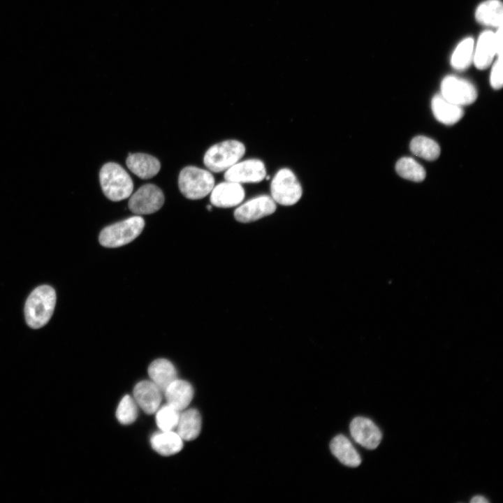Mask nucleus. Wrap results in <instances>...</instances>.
I'll return each instance as SVG.
<instances>
[{"label": "nucleus", "instance_id": "1", "mask_svg": "<svg viewBox=\"0 0 503 503\" xmlns=\"http://www.w3.org/2000/svg\"><path fill=\"white\" fill-rule=\"evenodd\" d=\"M56 299L54 289L48 285L39 286L32 291L24 306L27 325L34 329L44 326L53 314Z\"/></svg>", "mask_w": 503, "mask_h": 503}, {"label": "nucleus", "instance_id": "2", "mask_svg": "<svg viewBox=\"0 0 503 503\" xmlns=\"http://www.w3.org/2000/svg\"><path fill=\"white\" fill-rule=\"evenodd\" d=\"M99 180L104 195L112 201H119L129 198L133 189L131 177L116 163L109 162L102 166Z\"/></svg>", "mask_w": 503, "mask_h": 503}, {"label": "nucleus", "instance_id": "3", "mask_svg": "<svg viewBox=\"0 0 503 503\" xmlns=\"http://www.w3.org/2000/svg\"><path fill=\"white\" fill-rule=\"evenodd\" d=\"M245 153V145L236 140H227L210 147L203 157L205 166L212 172L226 171L238 162Z\"/></svg>", "mask_w": 503, "mask_h": 503}, {"label": "nucleus", "instance_id": "4", "mask_svg": "<svg viewBox=\"0 0 503 503\" xmlns=\"http://www.w3.org/2000/svg\"><path fill=\"white\" fill-rule=\"evenodd\" d=\"M144 226L143 217L133 216L104 228L100 233L99 240L105 247H119L136 239L142 233Z\"/></svg>", "mask_w": 503, "mask_h": 503}, {"label": "nucleus", "instance_id": "5", "mask_svg": "<svg viewBox=\"0 0 503 503\" xmlns=\"http://www.w3.org/2000/svg\"><path fill=\"white\" fill-rule=\"evenodd\" d=\"M178 186L186 198L191 200L201 199L211 192L214 186V178L208 170L195 166H187L180 171Z\"/></svg>", "mask_w": 503, "mask_h": 503}, {"label": "nucleus", "instance_id": "6", "mask_svg": "<svg viewBox=\"0 0 503 503\" xmlns=\"http://www.w3.org/2000/svg\"><path fill=\"white\" fill-rule=\"evenodd\" d=\"M271 197L282 205H295L301 198L302 189L293 171L283 168L279 170L270 184Z\"/></svg>", "mask_w": 503, "mask_h": 503}, {"label": "nucleus", "instance_id": "7", "mask_svg": "<svg viewBox=\"0 0 503 503\" xmlns=\"http://www.w3.org/2000/svg\"><path fill=\"white\" fill-rule=\"evenodd\" d=\"M162 190L153 184L140 187L129 198V210L136 214H149L158 211L164 203Z\"/></svg>", "mask_w": 503, "mask_h": 503}, {"label": "nucleus", "instance_id": "8", "mask_svg": "<svg viewBox=\"0 0 503 503\" xmlns=\"http://www.w3.org/2000/svg\"><path fill=\"white\" fill-rule=\"evenodd\" d=\"M441 95L447 101L462 107L476 101L477 91L470 82L454 75H448L442 81Z\"/></svg>", "mask_w": 503, "mask_h": 503}, {"label": "nucleus", "instance_id": "9", "mask_svg": "<svg viewBox=\"0 0 503 503\" xmlns=\"http://www.w3.org/2000/svg\"><path fill=\"white\" fill-rule=\"evenodd\" d=\"M276 208V203L271 196L261 195L238 206L234 217L239 222L249 223L273 214Z\"/></svg>", "mask_w": 503, "mask_h": 503}, {"label": "nucleus", "instance_id": "10", "mask_svg": "<svg viewBox=\"0 0 503 503\" xmlns=\"http://www.w3.org/2000/svg\"><path fill=\"white\" fill-rule=\"evenodd\" d=\"M266 176L264 163L257 159L238 161L225 171L224 178L227 181L242 183H256L261 182Z\"/></svg>", "mask_w": 503, "mask_h": 503}, {"label": "nucleus", "instance_id": "11", "mask_svg": "<svg viewBox=\"0 0 503 503\" xmlns=\"http://www.w3.org/2000/svg\"><path fill=\"white\" fill-rule=\"evenodd\" d=\"M353 439L360 446L368 449H376L381 440L382 435L379 428L369 418L357 416L349 425Z\"/></svg>", "mask_w": 503, "mask_h": 503}, {"label": "nucleus", "instance_id": "12", "mask_svg": "<svg viewBox=\"0 0 503 503\" xmlns=\"http://www.w3.org/2000/svg\"><path fill=\"white\" fill-rule=\"evenodd\" d=\"M210 193L212 205L225 208L240 205L245 196L241 184L227 180L214 187Z\"/></svg>", "mask_w": 503, "mask_h": 503}, {"label": "nucleus", "instance_id": "13", "mask_svg": "<svg viewBox=\"0 0 503 503\" xmlns=\"http://www.w3.org/2000/svg\"><path fill=\"white\" fill-rule=\"evenodd\" d=\"M134 400L147 414L155 413L162 400V392L152 381H141L133 388Z\"/></svg>", "mask_w": 503, "mask_h": 503}, {"label": "nucleus", "instance_id": "14", "mask_svg": "<svg viewBox=\"0 0 503 503\" xmlns=\"http://www.w3.org/2000/svg\"><path fill=\"white\" fill-rule=\"evenodd\" d=\"M497 56L495 32L487 30L479 36L474 45L473 61L478 69L483 70L492 63Z\"/></svg>", "mask_w": 503, "mask_h": 503}, {"label": "nucleus", "instance_id": "15", "mask_svg": "<svg viewBox=\"0 0 503 503\" xmlns=\"http://www.w3.org/2000/svg\"><path fill=\"white\" fill-rule=\"evenodd\" d=\"M168 404L182 411L187 408L194 396V388L188 381L176 379L163 392Z\"/></svg>", "mask_w": 503, "mask_h": 503}, {"label": "nucleus", "instance_id": "16", "mask_svg": "<svg viewBox=\"0 0 503 503\" xmlns=\"http://www.w3.org/2000/svg\"><path fill=\"white\" fill-rule=\"evenodd\" d=\"M126 163L129 169L141 179L153 177L161 168L156 158L144 153L129 154Z\"/></svg>", "mask_w": 503, "mask_h": 503}, {"label": "nucleus", "instance_id": "17", "mask_svg": "<svg viewBox=\"0 0 503 503\" xmlns=\"http://www.w3.org/2000/svg\"><path fill=\"white\" fill-rule=\"evenodd\" d=\"M431 108L435 117L446 125L457 123L464 115L461 106L447 101L441 94L432 98Z\"/></svg>", "mask_w": 503, "mask_h": 503}, {"label": "nucleus", "instance_id": "18", "mask_svg": "<svg viewBox=\"0 0 503 503\" xmlns=\"http://www.w3.org/2000/svg\"><path fill=\"white\" fill-rule=\"evenodd\" d=\"M330 449L333 455L343 465L356 467L361 463V458L349 439L342 435L335 436L330 442Z\"/></svg>", "mask_w": 503, "mask_h": 503}, {"label": "nucleus", "instance_id": "19", "mask_svg": "<svg viewBox=\"0 0 503 503\" xmlns=\"http://www.w3.org/2000/svg\"><path fill=\"white\" fill-rule=\"evenodd\" d=\"M148 374L152 381L162 393L170 383L177 379L175 367L171 362L164 358H159L152 362L148 367Z\"/></svg>", "mask_w": 503, "mask_h": 503}, {"label": "nucleus", "instance_id": "20", "mask_svg": "<svg viewBox=\"0 0 503 503\" xmlns=\"http://www.w3.org/2000/svg\"><path fill=\"white\" fill-rule=\"evenodd\" d=\"M475 17L479 23L495 28L502 27L503 6L500 0H486L476 8Z\"/></svg>", "mask_w": 503, "mask_h": 503}, {"label": "nucleus", "instance_id": "21", "mask_svg": "<svg viewBox=\"0 0 503 503\" xmlns=\"http://www.w3.org/2000/svg\"><path fill=\"white\" fill-rule=\"evenodd\" d=\"M150 443L156 452L165 456L175 454L183 447L182 439L172 430L154 434L150 439Z\"/></svg>", "mask_w": 503, "mask_h": 503}, {"label": "nucleus", "instance_id": "22", "mask_svg": "<svg viewBox=\"0 0 503 503\" xmlns=\"http://www.w3.org/2000/svg\"><path fill=\"white\" fill-rule=\"evenodd\" d=\"M177 433L185 441L195 439L201 430V416L196 409H189L180 414Z\"/></svg>", "mask_w": 503, "mask_h": 503}, {"label": "nucleus", "instance_id": "23", "mask_svg": "<svg viewBox=\"0 0 503 503\" xmlns=\"http://www.w3.org/2000/svg\"><path fill=\"white\" fill-rule=\"evenodd\" d=\"M474 41L471 37L461 41L454 50L451 57V65L456 70L467 68L473 61Z\"/></svg>", "mask_w": 503, "mask_h": 503}, {"label": "nucleus", "instance_id": "24", "mask_svg": "<svg viewBox=\"0 0 503 503\" xmlns=\"http://www.w3.org/2000/svg\"><path fill=\"white\" fill-rule=\"evenodd\" d=\"M411 152L425 160H436L440 154L439 145L432 139L423 136L414 138L409 145Z\"/></svg>", "mask_w": 503, "mask_h": 503}, {"label": "nucleus", "instance_id": "25", "mask_svg": "<svg viewBox=\"0 0 503 503\" xmlns=\"http://www.w3.org/2000/svg\"><path fill=\"white\" fill-rule=\"evenodd\" d=\"M397 173L402 177L416 182H422L425 178V170L416 161L410 157H402L395 165Z\"/></svg>", "mask_w": 503, "mask_h": 503}, {"label": "nucleus", "instance_id": "26", "mask_svg": "<svg viewBox=\"0 0 503 503\" xmlns=\"http://www.w3.org/2000/svg\"><path fill=\"white\" fill-rule=\"evenodd\" d=\"M158 410V409H157ZM180 411L169 404L161 407L156 414V423L161 431H170L177 425Z\"/></svg>", "mask_w": 503, "mask_h": 503}, {"label": "nucleus", "instance_id": "27", "mask_svg": "<svg viewBox=\"0 0 503 503\" xmlns=\"http://www.w3.org/2000/svg\"><path fill=\"white\" fill-rule=\"evenodd\" d=\"M137 416L138 408L136 401L130 395H125L121 400L116 411L118 421L123 425H129L136 421Z\"/></svg>", "mask_w": 503, "mask_h": 503}, {"label": "nucleus", "instance_id": "28", "mask_svg": "<svg viewBox=\"0 0 503 503\" xmlns=\"http://www.w3.org/2000/svg\"><path fill=\"white\" fill-rule=\"evenodd\" d=\"M497 58L494 62L490 75V83L491 87L495 89H500L503 85L502 78V55L497 56Z\"/></svg>", "mask_w": 503, "mask_h": 503}, {"label": "nucleus", "instance_id": "29", "mask_svg": "<svg viewBox=\"0 0 503 503\" xmlns=\"http://www.w3.org/2000/svg\"><path fill=\"white\" fill-rule=\"evenodd\" d=\"M495 42L497 56L502 55V27H498L495 32Z\"/></svg>", "mask_w": 503, "mask_h": 503}, {"label": "nucleus", "instance_id": "30", "mask_svg": "<svg viewBox=\"0 0 503 503\" xmlns=\"http://www.w3.org/2000/svg\"><path fill=\"white\" fill-rule=\"evenodd\" d=\"M472 503H488V500L484 497L481 495H476L470 500Z\"/></svg>", "mask_w": 503, "mask_h": 503}, {"label": "nucleus", "instance_id": "31", "mask_svg": "<svg viewBox=\"0 0 503 503\" xmlns=\"http://www.w3.org/2000/svg\"><path fill=\"white\" fill-rule=\"evenodd\" d=\"M207 209H208L209 210H211V206H210V205H208V206H207Z\"/></svg>", "mask_w": 503, "mask_h": 503}, {"label": "nucleus", "instance_id": "32", "mask_svg": "<svg viewBox=\"0 0 503 503\" xmlns=\"http://www.w3.org/2000/svg\"><path fill=\"white\" fill-rule=\"evenodd\" d=\"M269 179H270V176H267L266 180H269Z\"/></svg>", "mask_w": 503, "mask_h": 503}]
</instances>
